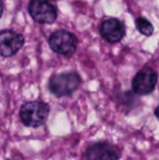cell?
I'll return each mask as SVG.
<instances>
[{
	"label": "cell",
	"instance_id": "1",
	"mask_svg": "<svg viewBox=\"0 0 159 160\" xmlns=\"http://www.w3.org/2000/svg\"><path fill=\"white\" fill-rule=\"evenodd\" d=\"M50 107L47 103L39 100L24 103L20 109V118L23 125L29 128L42 126L49 115Z\"/></svg>",
	"mask_w": 159,
	"mask_h": 160
},
{
	"label": "cell",
	"instance_id": "2",
	"mask_svg": "<svg viewBox=\"0 0 159 160\" xmlns=\"http://www.w3.org/2000/svg\"><path fill=\"white\" fill-rule=\"evenodd\" d=\"M82 83L80 75L76 72H65L52 76L49 81V89L56 97L71 95Z\"/></svg>",
	"mask_w": 159,
	"mask_h": 160
},
{
	"label": "cell",
	"instance_id": "3",
	"mask_svg": "<svg viewBox=\"0 0 159 160\" xmlns=\"http://www.w3.org/2000/svg\"><path fill=\"white\" fill-rule=\"evenodd\" d=\"M78 41L75 35L66 30H58L52 33L49 38V45L51 49L54 52L66 56H69L74 53Z\"/></svg>",
	"mask_w": 159,
	"mask_h": 160
},
{
	"label": "cell",
	"instance_id": "4",
	"mask_svg": "<svg viewBox=\"0 0 159 160\" xmlns=\"http://www.w3.org/2000/svg\"><path fill=\"white\" fill-rule=\"evenodd\" d=\"M28 12L32 19L39 23H52L57 18V10L48 0H31Z\"/></svg>",
	"mask_w": 159,
	"mask_h": 160
},
{
	"label": "cell",
	"instance_id": "5",
	"mask_svg": "<svg viewBox=\"0 0 159 160\" xmlns=\"http://www.w3.org/2000/svg\"><path fill=\"white\" fill-rule=\"evenodd\" d=\"M157 83V74L151 68H145L140 70L132 81L133 91L141 96L151 94Z\"/></svg>",
	"mask_w": 159,
	"mask_h": 160
},
{
	"label": "cell",
	"instance_id": "6",
	"mask_svg": "<svg viewBox=\"0 0 159 160\" xmlns=\"http://www.w3.org/2000/svg\"><path fill=\"white\" fill-rule=\"evenodd\" d=\"M24 38L22 34L10 29L0 31V55L9 57L22 49Z\"/></svg>",
	"mask_w": 159,
	"mask_h": 160
},
{
	"label": "cell",
	"instance_id": "7",
	"mask_svg": "<svg viewBox=\"0 0 159 160\" xmlns=\"http://www.w3.org/2000/svg\"><path fill=\"white\" fill-rule=\"evenodd\" d=\"M87 160H119L120 150L113 144L100 142L88 147L85 153Z\"/></svg>",
	"mask_w": 159,
	"mask_h": 160
},
{
	"label": "cell",
	"instance_id": "8",
	"mask_svg": "<svg viewBox=\"0 0 159 160\" xmlns=\"http://www.w3.org/2000/svg\"><path fill=\"white\" fill-rule=\"evenodd\" d=\"M100 32L104 39L110 43L119 42L126 34V27L124 22L115 18H109L105 20L100 27Z\"/></svg>",
	"mask_w": 159,
	"mask_h": 160
},
{
	"label": "cell",
	"instance_id": "9",
	"mask_svg": "<svg viewBox=\"0 0 159 160\" xmlns=\"http://www.w3.org/2000/svg\"><path fill=\"white\" fill-rule=\"evenodd\" d=\"M136 27L144 36H151L154 32V26L152 22L143 17H140L136 20Z\"/></svg>",
	"mask_w": 159,
	"mask_h": 160
},
{
	"label": "cell",
	"instance_id": "10",
	"mask_svg": "<svg viewBox=\"0 0 159 160\" xmlns=\"http://www.w3.org/2000/svg\"><path fill=\"white\" fill-rule=\"evenodd\" d=\"M3 11H4V5H3V2L2 0H0V18L3 14Z\"/></svg>",
	"mask_w": 159,
	"mask_h": 160
},
{
	"label": "cell",
	"instance_id": "11",
	"mask_svg": "<svg viewBox=\"0 0 159 160\" xmlns=\"http://www.w3.org/2000/svg\"><path fill=\"white\" fill-rule=\"evenodd\" d=\"M155 114H156L157 118L159 120V105L157 107V109H156V111H155Z\"/></svg>",
	"mask_w": 159,
	"mask_h": 160
},
{
	"label": "cell",
	"instance_id": "12",
	"mask_svg": "<svg viewBox=\"0 0 159 160\" xmlns=\"http://www.w3.org/2000/svg\"><path fill=\"white\" fill-rule=\"evenodd\" d=\"M54 1H58V0H54Z\"/></svg>",
	"mask_w": 159,
	"mask_h": 160
}]
</instances>
